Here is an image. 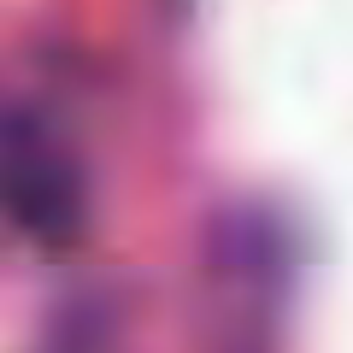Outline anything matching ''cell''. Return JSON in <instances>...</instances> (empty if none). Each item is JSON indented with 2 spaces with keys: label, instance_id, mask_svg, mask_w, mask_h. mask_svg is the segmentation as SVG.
Here are the masks:
<instances>
[{
  "label": "cell",
  "instance_id": "obj_1",
  "mask_svg": "<svg viewBox=\"0 0 353 353\" xmlns=\"http://www.w3.org/2000/svg\"><path fill=\"white\" fill-rule=\"evenodd\" d=\"M0 212L36 241H71L88 224L83 171L41 136L12 141L0 153Z\"/></svg>",
  "mask_w": 353,
  "mask_h": 353
}]
</instances>
